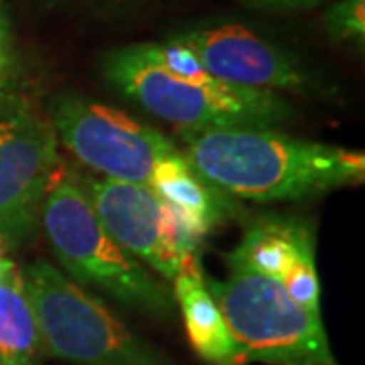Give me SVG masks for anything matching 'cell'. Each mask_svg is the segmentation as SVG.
I'll return each mask as SVG.
<instances>
[{"mask_svg":"<svg viewBox=\"0 0 365 365\" xmlns=\"http://www.w3.org/2000/svg\"><path fill=\"white\" fill-rule=\"evenodd\" d=\"M182 157L225 195L270 203L325 195L364 182V153L260 126L181 130Z\"/></svg>","mask_w":365,"mask_h":365,"instance_id":"6da1fadb","label":"cell"},{"mask_svg":"<svg viewBox=\"0 0 365 365\" xmlns=\"http://www.w3.org/2000/svg\"><path fill=\"white\" fill-rule=\"evenodd\" d=\"M104 78L128 100L181 130L234 126L270 128L292 116V108L276 91L250 90L220 79H191L170 71L153 43H136L106 53Z\"/></svg>","mask_w":365,"mask_h":365,"instance_id":"7a4b0ae2","label":"cell"},{"mask_svg":"<svg viewBox=\"0 0 365 365\" xmlns=\"http://www.w3.org/2000/svg\"><path fill=\"white\" fill-rule=\"evenodd\" d=\"M41 225L55 256L73 280L102 288L140 313L170 317L169 288L108 234L88 189L78 179H55L41 209Z\"/></svg>","mask_w":365,"mask_h":365,"instance_id":"3957f363","label":"cell"},{"mask_svg":"<svg viewBox=\"0 0 365 365\" xmlns=\"http://www.w3.org/2000/svg\"><path fill=\"white\" fill-rule=\"evenodd\" d=\"M41 349L76 365H169L150 343L134 335L102 300L47 262L23 272Z\"/></svg>","mask_w":365,"mask_h":365,"instance_id":"277c9868","label":"cell"},{"mask_svg":"<svg viewBox=\"0 0 365 365\" xmlns=\"http://www.w3.org/2000/svg\"><path fill=\"white\" fill-rule=\"evenodd\" d=\"M248 361L335 365L321 314L302 309L274 278L230 268L227 280L205 282Z\"/></svg>","mask_w":365,"mask_h":365,"instance_id":"5b68a950","label":"cell"},{"mask_svg":"<svg viewBox=\"0 0 365 365\" xmlns=\"http://www.w3.org/2000/svg\"><path fill=\"white\" fill-rule=\"evenodd\" d=\"M57 143L106 179L146 185L160 160L177 146L157 128L110 106L63 96L51 112Z\"/></svg>","mask_w":365,"mask_h":365,"instance_id":"8992f818","label":"cell"},{"mask_svg":"<svg viewBox=\"0 0 365 365\" xmlns=\"http://www.w3.org/2000/svg\"><path fill=\"white\" fill-rule=\"evenodd\" d=\"M57 136L51 122L16 98H0V240L26 242L41 222L57 177Z\"/></svg>","mask_w":365,"mask_h":365,"instance_id":"52a82bcc","label":"cell"},{"mask_svg":"<svg viewBox=\"0 0 365 365\" xmlns=\"http://www.w3.org/2000/svg\"><path fill=\"white\" fill-rule=\"evenodd\" d=\"M169 41L195 53L201 66L223 83L250 90H304L311 73L292 53L235 23L201 26Z\"/></svg>","mask_w":365,"mask_h":365,"instance_id":"ba28073f","label":"cell"},{"mask_svg":"<svg viewBox=\"0 0 365 365\" xmlns=\"http://www.w3.org/2000/svg\"><path fill=\"white\" fill-rule=\"evenodd\" d=\"M88 195L108 234L122 248L163 278L175 280L185 258L170 242L165 201L150 187L100 179L88 182Z\"/></svg>","mask_w":365,"mask_h":365,"instance_id":"9c48e42d","label":"cell"},{"mask_svg":"<svg viewBox=\"0 0 365 365\" xmlns=\"http://www.w3.org/2000/svg\"><path fill=\"white\" fill-rule=\"evenodd\" d=\"M309 262H314L313 227L297 217L278 215L252 223L227 256L230 268H244L278 282Z\"/></svg>","mask_w":365,"mask_h":365,"instance_id":"30bf717a","label":"cell"},{"mask_svg":"<svg viewBox=\"0 0 365 365\" xmlns=\"http://www.w3.org/2000/svg\"><path fill=\"white\" fill-rule=\"evenodd\" d=\"M175 299L181 307L185 331L193 351L215 365L244 364V353L232 337L217 302L209 294L197 256L182 262L175 276Z\"/></svg>","mask_w":365,"mask_h":365,"instance_id":"8fae6325","label":"cell"},{"mask_svg":"<svg viewBox=\"0 0 365 365\" xmlns=\"http://www.w3.org/2000/svg\"><path fill=\"white\" fill-rule=\"evenodd\" d=\"M148 187L163 201L182 211L195 223L201 235L209 234L230 211L227 195L203 181L191 169L181 150L158 163Z\"/></svg>","mask_w":365,"mask_h":365,"instance_id":"7c38bea8","label":"cell"},{"mask_svg":"<svg viewBox=\"0 0 365 365\" xmlns=\"http://www.w3.org/2000/svg\"><path fill=\"white\" fill-rule=\"evenodd\" d=\"M41 339L14 262L0 260V365H39Z\"/></svg>","mask_w":365,"mask_h":365,"instance_id":"4fadbf2b","label":"cell"},{"mask_svg":"<svg viewBox=\"0 0 365 365\" xmlns=\"http://www.w3.org/2000/svg\"><path fill=\"white\" fill-rule=\"evenodd\" d=\"M325 29L337 43H355L364 47L365 0H337L325 14Z\"/></svg>","mask_w":365,"mask_h":365,"instance_id":"5bb4252c","label":"cell"},{"mask_svg":"<svg viewBox=\"0 0 365 365\" xmlns=\"http://www.w3.org/2000/svg\"><path fill=\"white\" fill-rule=\"evenodd\" d=\"M13 67L14 53L13 39H11V26H9V19H6L2 0H0V90H4L9 86V81L13 78Z\"/></svg>","mask_w":365,"mask_h":365,"instance_id":"9a60e30c","label":"cell"},{"mask_svg":"<svg viewBox=\"0 0 365 365\" xmlns=\"http://www.w3.org/2000/svg\"><path fill=\"white\" fill-rule=\"evenodd\" d=\"M242 4L258 9V11H272V13H287V11H300V9H313L319 4H325L329 0H240Z\"/></svg>","mask_w":365,"mask_h":365,"instance_id":"2e32d148","label":"cell"},{"mask_svg":"<svg viewBox=\"0 0 365 365\" xmlns=\"http://www.w3.org/2000/svg\"><path fill=\"white\" fill-rule=\"evenodd\" d=\"M4 252H6V246H4V242L0 240V260L4 258Z\"/></svg>","mask_w":365,"mask_h":365,"instance_id":"e0dca14e","label":"cell"}]
</instances>
